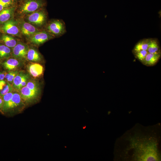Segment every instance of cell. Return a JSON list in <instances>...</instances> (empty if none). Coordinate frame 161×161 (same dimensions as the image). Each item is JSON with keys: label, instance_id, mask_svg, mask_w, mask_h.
<instances>
[{"label": "cell", "instance_id": "cell-3", "mask_svg": "<svg viewBox=\"0 0 161 161\" xmlns=\"http://www.w3.org/2000/svg\"><path fill=\"white\" fill-rule=\"evenodd\" d=\"M23 18L26 21L36 28L42 29L48 21V13L45 7L37 10Z\"/></svg>", "mask_w": 161, "mask_h": 161}, {"label": "cell", "instance_id": "cell-21", "mask_svg": "<svg viewBox=\"0 0 161 161\" xmlns=\"http://www.w3.org/2000/svg\"><path fill=\"white\" fill-rule=\"evenodd\" d=\"M147 51L149 53H155L161 51L160 46L157 40L150 39Z\"/></svg>", "mask_w": 161, "mask_h": 161}, {"label": "cell", "instance_id": "cell-9", "mask_svg": "<svg viewBox=\"0 0 161 161\" xmlns=\"http://www.w3.org/2000/svg\"><path fill=\"white\" fill-rule=\"evenodd\" d=\"M19 91L22 101L27 103L32 102L37 99L40 93V91L30 89L26 86L22 88Z\"/></svg>", "mask_w": 161, "mask_h": 161}, {"label": "cell", "instance_id": "cell-5", "mask_svg": "<svg viewBox=\"0 0 161 161\" xmlns=\"http://www.w3.org/2000/svg\"><path fill=\"white\" fill-rule=\"evenodd\" d=\"M0 31L3 34L21 37L20 32L17 19L13 18L0 25Z\"/></svg>", "mask_w": 161, "mask_h": 161}, {"label": "cell", "instance_id": "cell-14", "mask_svg": "<svg viewBox=\"0 0 161 161\" xmlns=\"http://www.w3.org/2000/svg\"><path fill=\"white\" fill-rule=\"evenodd\" d=\"M28 70L30 74L34 77H37L41 75L44 71L43 66L36 63H32L28 67Z\"/></svg>", "mask_w": 161, "mask_h": 161}, {"label": "cell", "instance_id": "cell-11", "mask_svg": "<svg viewBox=\"0 0 161 161\" xmlns=\"http://www.w3.org/2000/svg\"><path fill=\"white\" fill-rule=\"evenodd\" d=\"M161 56V51L155 53H148L142 63L146 66H153L157 63Z\"/></svg>", "mask_w": 161, "mask_h": 161}, {"label": "cell", "instance_id": "cell-12", "mask_svg": "<svg viewBox=\"0 0 161 161\" xmlns=\"http://www.w3.org/2000/svg\"><path fill=\"white\" fill-rule=\"evenodd\" d=\"M16 7H10L0 11V25L13 18Z\"/></svg>", "mask_w": 161, "mask_h": 161}, {"label": "cell", "instance_id": "cell-19", "mask_svg": "<svg viewBox=\"0 0 161 161\" xmlns=\"http://www.w3.org/2000/svg\"><path fill=\"white\" fill-rule=\"evenodd\" d=\"M12 50L10 48L0 43V60L7 59L11 56Z\"/></svg>", "mask_w": 161, "mask_h": 161}, {"label": "cell", "instance_id": "cell-2", "mask_svg": "<svg viewBox=\"0 0 161 161\" xmlns=\"http://www.w3.org/2000/svg\"><path fill=\"white\" fill-rule=\"evenodd\" d=\"M46 0H19L16 12L19 17H23L37 10L45 8L47 5Z\"/></svg>", "mask_w": 161, "mask_h": 161}, {"label": "cell", "instance_id": "cell-16", "mask_svg": "<svg viewBox=\"0 0 161 161\" xmlns=\"http://www.w3.org/2000/svg\"><path fill=\"white\" fill-rule=\"evenodd\" d=\"M27 59L29 61L38 62L42 61L43 57L36 49L29 47L27 54Z\"/></svg>", "mask_w": 161, "mask_h": 161}, {"label": "cell", "instance_id": "cell-18", "mask_svg": "<svg viewBox=\"0 0 161 161\" xmlns=\"http://www.w3.org/2000/svg\"><path fill=\"white\" fill-rule=\"evenodd\" d=\"M27 74L23 71L19 72L14 78L12 86L14 89L19 91L20 85Z\"/></svg>", "mask_w": 161, "mask_h": 161}, {"label": "cell", "instance_id": "cell-15", "mask_svg": "<svg viewBox=\"0 0 161 161\" xmlns=\"http://www.w3.org/2000/svg\"><path fill=\"white\" fill-rule=\"evenodd\" d=\"M20 61L14 58H8L2 65L3 67L8 71H12L18 68L20 66Z\"/></svg>", "mask_w": 161, "mask_h": 161}, {"label": "cell", "instance_id": "cell-1", "mask_svg": "<svg viewBox=\"0 0 161 161\" xmlns=\"http://www.w3.org/2000/svg\"><path fill=\"white\" fill-rule=\"evenodd\" d=\"M157 126H135L117 142L116 153L123 160L157 161L160 160V132Z\"/></svg>", "mask_w": 161, "mask_h": 161}, {"label": "cell", "instance_id": "cell-17", "mask_svg": "<svg viewBox=\"0 0 161 161\" xmlns=\"http://www.w3.org/2000/svg\"><path fill=\"white\" fill-rule=\"evenodd\" d=\"M12 86L6 81H0V96L2 97L6 94L13 92V89Z\"/></svg>", "mask_w": 161, "mask_h": 161}, {"label": "cell", "instance_id": "cell-24", "mask_svg": "<svg viewBox=\"0 0 161 161\" xmlns=\"http://www.w3.org/2000/svg\"><path fill=\"white\" fill-rule=\"evenodd\" d=\"M19 72L17 70L10 71L8 73H6L4 78L6 81L10 83H12L14 78Z\"/></svg>", "mask_w": 161, "mask_h": 161}, {"label": "cell", "instance_id": "cell-4", "mask_svg": "<svg viewBox=\"0 0 161 161\" xmlns=\"http://www.w3.org/2000/svg\"><path fill=\"white\" fill-rule=\"evenodd\" d=\"M55 38L60 37L66 32V24L61 19H53L48 20L43 29Z\"/></svg>", "mask_w": 161, "mask_h": 161}, {"label": "cell", "instance_id": "cell-28", "mask_svg": "<svg viewBox=\"0 0 161 161\" xmlns=\"http://www.w3.org/2000/svg\"><path fill=\"white\" fill-rule=\"evenodd\" d=\"M3 105V101L2 97L0 96V109H2Z\"/></svg>", "mask_w": 161, "mask_h": 161}, {"label": "cell", "instance_id": "cell-23", "mask_svg": "<svg viewBox=\"0 0 161 161\" xmlns=\"http://www.w3.org/2000/svg\"><path fill=\"white\" fill-rule=\"evenodd\" d=\"M148 53L147 50H142L133 53L135 58L141 63Z\"/></svg>", "mask_w": 161, "mask_h": 161}, {"label": "cell", "instance_id": "cell-10", "mask_svg": "<svg viewBox=\"0 0 161 161\" xmlns=\"http://www.w3.org/2000/svg\"><path fill=\"white\" fill-rule=\"evenodd\" d=\"M22 102L19 92H13L11 99L2 107L1 109L3 112H6L18 107Z\"/></svg>", "mask_w": 161, "mask_h": 161}, {"label": "cell", "instance_id": "cell-13", "mask_svg": "<svg viewBox=\"0 0 161 161\" xmlns=\"http://www.w3.org/2000/svg\"><path fill=\"white\" fill-rule=\"evenodd\" d=\"M0 41L8 47L13 48L17 44L18 41L13 36L3 34L0 37Z\"/></svg>", "mask_w": 161, "mask_h": 161}, {"label": "cell", "instance_id": "cell-6", "mask_svg": "<svg viewBox=\"0 0 161 161\" xmlns=\"http://www.w3.org/2000/svg\"><path fill=\"white\" fill-rule=\"evenodd\" d=\"M55 37L46 30L42 29L36 32L27 39L31 44L40 46Z\"/></svg>", "mask_w": 161, "mask_h": 161}, {"label": "cell", "instance_id": "cell-8", "mask_svg": "<svg viewBox=\"0 0 161 161\" xmlns=\"http://www.w3.org/2000/svg\"><path fill=\"white\" fill-rule=\"evenodd\" d=\"M17 19L21 35L27 39L41 30L26 21L22 17H19Z\"/></svg>", "mask_w": 161, "mask_h": 161}, {"label": "cell", "instance_id": "cell-20", "mask_svg": "<svg viewBox=\"0 0 161 161\" xmlns=\"http://www.w3.org/2000/svg\"><path fill=\"white\" fill-rule=\"evenodd\" d=\"M150 39H142L137 42L133 50L134 53L140 50H147Z\"/></svg>", "mask_w": 161, "mask_h": 161}, {"label": "cell", "instance_id": "cell-27", "mask_svg": "<svg viewBox=\"0 0 161 161\" xmlns=\"http://www.w3.org/2000/svg\"><path fill=\"white\" fill-rule=\"evenodd\" d=\"M6 72H5L0 71V81L4 80Z\"/></svg>", "mask_w": 161, "mask_h": 161}, {"label": "cell", "instance_id": "cell-26", "mask_svg": "<svg viewBox=\"0 0 161 161\" xmlns=\"http://www.w3.org/2000/svg\"><path fill=\"white\" fill-rule=\"evenodd\" d=\"M13 92H9L4 95L2 97L3 101V106L5 105L12 98Z\"/></svg>", "mask_w": 161, "mask_h": 161}, {"label": "cell", "instance_id": "cell-22", "mask_svg": "<svg viewBox=\"0 0 161 161\" xmlns=\"http://www.w3.org/2000/svg\"><path fill=\"white\" fill-rule=\"evenodd\" d=\"M19 0H0V11L6 8L17 6Z\"/></svg>", "mask_w": 161, "mask_h": 161}, {"label": "cell", "instance_id": "cell-7", "mask_svg": "<svg viewBox=\"0 0 161 161\" xmlns=\"http://www.w3.org/2000/svg\"><path fill=\"white\" fill-rule=\"evenodd\" d=\"M29 46L26 44L19 41L12 48L11 56L20 61L26 60Z\"/></svg>", "mask_w": 161, "mask_h": 161}, {"label": "cell", "instance_id": "cell-25", "mask_svg": "<svg viewBox=\"0 0 161 161\" xmlns=\"http://www.w3.org/2000/svg\"><path fill=\"white\" fill-rule=\"evenodd\" d=\"M26 86L30 89L40 91L39 84L35 80L29 81Z\"/></svg>", "mask_w": 161, "mask_h": 161}]
</instances>
